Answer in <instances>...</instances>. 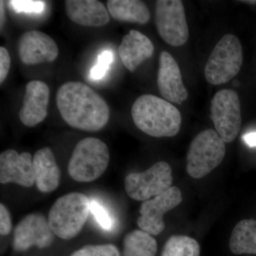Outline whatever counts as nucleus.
<instances>
[{"instance_id":"30","label":"nucleus","mask_w":256,"mask_h":256,"mask_svg":"<svg viewBox=\"0 0 256 256\" xmlns=\"http://www.w3.org/2000/svg\"><path fill=\"white\" fill-rule=\"evenodd\" d=\"M0 12H1V18H0V25H1V30L2 28L3 25L4 23V2L0 1Z\"/></svg>"},{"instance_id":"11","label":"nucleus","mask_w":256,"mask_h":256,"mask_svg":"<svg viewBox=\"0 0 256 256\" xmlns=\"http://www.w3.org/2000/svg\"><path fill=\"white\" fill-rule=\"evenodd\" d=\"M54 233L48 220L41 214L26 216L14 229L13 248L18 252H26L32 246L46 248L53 244Z\"/></svg>"},{"instance_id":"21","label":"nucleus","mask_w":256,"mask_h":256,"mask_svg":"<svg viewBox=\"0 0 256 256\" xmlns=\"http://www.w3.org/2000/svg\"><path fill=\"white\" fill-rule=\"evenodd\" d=\"M158 242L151 234L134 230L124 236L122 256H156Z\"/></svg>"},{"instance_id":"27","label":"nucleus","mask_w":256,"mask_h":256,"mask_svg":"<svg viewBox=\"0 0 256 256\" xmlns=\"http://www.w3.org/2000/svg\"><path fill=\"white\" fill-rule=\"evenodd\" d=\"M12 228L11 216L9 210L3 204H0V234L8 235Z\"/></svg>"},{"instance_id":"26","label":"nucleus","mask_w":256,"mask_h":256,"mask_svg":"<svg viewBox=\"0 0 256 256\" xmlns=\"http://www.w3.org/2000/svg\"><path fill=\"white\" fill-rule=\"evenodd\" d=\"M90 212L102 228L108 230L112 228L114 220L111 218L108 212L102 205L95 201L90 202Z\"/></svg>"},{"instance_id":"7","label":"nucleus","mask_w":256,"mask_h":256,"mask_svg":"<svg viewBox=\"0 0 256 256\" xmlns=\"http://www.w3.org/2000/svg\"><path fill=\"white\" fill-rule=\"evenodd\" d=\"M172 171L166 162H158L143 172L131 173L124 178L128 196L136 201L146 202L171 188Z\"/></svg>"},{"instance_id":"8","label":"nucleus","mask_w":256,"mask_h":256,"mask_svg":"<svg viewBox=\"0 0 256 256\" xmlns=\"http://www.w3.org/2000/svg\"><path fill=\"white\" fill-rule=\"evenodd\" d=\"M210 118L224 142H233L242 128V111L238 94L223 89L215 94L210 104Z\"/></svg>"},{"instance_id":"17","label":"nucleus","mask_w":256,"mask_h":256,"mask_svg":"<svg viewBox=\"0 0 256 256\" xmlns=\"http://www.w3.org/2000/svg\"><path fill=\"white\" fill-rule=\"evenodd\" d=\"M154 48L152 42L148 36L137 30H130L122 37L118 52L124 67L134 72L144 60L151 58Z\"/></svg>"},{"instance_id":"28","label":"nucleus","mask_w":256,"mask_h":256,"mask_svg":"<svg viewBox=\"0 0 256 256\" xmlns=\"http://www.w3.org/2000/svg\"><path fill=\"white\" fill-rule=\"evenodd\" d=\"M11 64L9 52L4 47H0V84H2L8 77Z\"/></svg>"},{"instance_id":"2","label":"nucleus","mask_w":256,"mask_h":256,"mask_svg":"<svg viewBox=\"0 0 256 256\" xmlns=\"http://www.w3.org/2000/svg\"><path fill=\"white\" fill-rule=\"evenodd\" d=\"M131 114L138 129L152 137H174L181 128L182 116L178 109L156 96H140L133 104Z\"/></svg>"},{"instance_id":"22","label":"nucleus","mask_w":256,"mask_h":256,"mask_svg":"<svg viewBox=\"0 0 256 256\" xmlns=\"http://www.w3.org/2000/svg\"><path fill=\"white\" fill-rule=\"evenodd\" d=\"M200 244L182 235L172 236L165 244L161 256H200Z\"/></svg>"},{"instance_id":"15","label":"nucleus","mask_w":256,"mask_h":256,"mask_svg":"<svg viewBox=\"0 0 256 256\" xmlns=\"http://www.w3.org/2000/svg\"><path fill=\"white\" fill-rule=\"evenodd\" d=\"M50 90L46 82L32 80L26 86L23 105L18 117L23 124L28 128L41 124L48 114Z\"/></svg>"},{"instance_id":"20","label":"nucleus","mask_w":256,"mask_h":256,"mask_svg":"<svg viewBox=\"0 0 256 256\" xmlns=\"http://www.w3.org/2000/svg\"><path fill=\"white\" fill-rule=\"evenodd\" d=\"M229 248L236 255L256 254V220H242L236 224L230 236Z\"/></svg>"},{"instance_id":"25","label":"nucleus","mask_w":256,"mask_h":256,"mask_svg":"<svg viewBox=\"0 0 256 256\" xmlns=\"http://www.w3.org/2000/svg\"><path fill=\"white\" fill-rule=\"evenodd\" d=\"M8 4L14 12L28 14H42L46 5L45 2L36 0H11L8 2Z\"/></svg>"},{"instance_id":"24","label":"nucleus","mask_w":256,"mask_h":256,"mask_svg":"<svg viewBox=\"0 0 256 256\" xmlns=\"http://www.w3.org/2000/svg\"><path fill=\"white\" fill-rule=\"evenodd\" d=\"M114 60V54L110 50H104L98 56L97 62L92 67L89 77L92 80H100L108 72Z\"/></svg>"},{"instance_id":"3","label":"nucleus","mask_w":256,"mask_h":256,"mask_svg":"<svg viewBox=\"0 0 256 256\" xmlns=\"http://www.w3.org/2000/svg\"><path fill=\"white\" fill-rule=\"evenodd\" d=\"M90 210L88 197L72 192L56 200L48 213V224L56 236L70 240L82 232Z\"/></svg>"},{"instance_id":"16","label":"nucleus","mask_w":256,"mask_h":256,"mask_svg":"<svg viewBox=\"0 0 256 256\" xmlns=\"http://www.w3.org/2000/svg\"><path fill=\"white\" fill-rule=\"evenodd\" d=\"M65 6L68 18L80 26L100 28L110 22L105 5L97 0H67Z\"/></svg>"},{"instance_id":"9","label":"nucleus","mask_w":256,"mask_h":256,"mask_svg":"<svg viewBox=\"0 0 256 256\" xmlns=\"http://www.w3.org/2000/svg\"><path fill=\"white\" fill-rule=\"evenodd\" d=\"M156 24L160 36L171 46H182L188 38V28L182 1L158 0Z\"/></svg>"},{"instance_id":"23","label":"nucleus","mask_w":256,"mask_h":256,"mask_svg":"<svg viewBox=\"0 0 256 256\" xmlns=\"http://www.w3.org/2000/svg\"><path fill=\"white\" fill-rule=\"evenodd\" d=\"M70 256H120V254L118 248L112 244H101L85 246Z\"/></svg>"},{"instance_id":"6","label":"nucleus","mask_w":256,"mask_h":256,"mask_svg":"<svg viewBox=\"0 0 256 256\" xmlns=\"http://www.w3.org/2000/svg\"><path fill=\"white\" fill-rule=\"evenodd\" d=\"M242 64V44L234 35H225L208 57L204 69L205 77L212 85L226 84L238 74Z\"/></svg>"},{"instance_id":"12","label":"nucleus","mask_w":256,"mask_h":256,"mask_svg":"<svg viewBox=\"0 0 256 256\" xmlns=\"http://www.w3.org/2000/svg\"><path fill=\"white\" fill-rule=\"evenodd\" d=\"M18 56L26 65L52 62L58 57V47L46 34L37 30L25 32L18 41Z\"/></svg>"},{"instance_id":"1","label":"nucleus","mask_w":256,"mask_h":256,"mask_svg":"<svg viewBox=\"0 0 256 256\" xmlns=\"http://www.w3.org/2000/svg\"><path fill=\"white\" fill-rule=\"evenodd\" d=\"M56 100L62 118L75 129L96 132L110 118L107 102L84 82H65L58 88Z\"/></svg>"},{"instance_id":"29","label":"nucleus","mask_w":256,"mask_h":256,"mask_svg":"<svg viewBox=\"0 0 256 256\" xmlns=\"http://www.w3.org/2000/svg\"><path fill=\"white\" fill-rule=\"evenodd\" d=\"M244 142L250 148L256 146V132L247 133L242 137Z\"/></svg>"},{"instance_id":"18","label":"nucleus","mask_w":256,"mask_h":256,"mask_svg":"<svg viewBox=\"0 0 256 256\" xmlns=\"http://www.w3.org/2000/svg\"><path fill=\"white\" fill-rule=\"evenodd\" d=\"M36 188L43 193L55 191L60 184V170L50 148L36 152L33 156Z\"/></svg>"},{"instance_id":"13","label":"nucleus","mask_w":256,"mask_h":256,"mask_svg":"<svg viewBox=\"0 0 256 256\" xmlns=\"http://www.w3.org/2000/svg\"><path fill=\"white\" fill-rule=\"evenodd\" d=\"M0 182L14 183L24 188H32L35 183L33 156L30 153L18 154L8 150L0 154Z\"/></svg>"},{"instance_id":"10","label":"nucleus","mask_w":256,"mask_h":256,"mask_svg":"<svg viewBox=\"0 0 256 256\" xmlns=\"http://www.w3.org/2000/svg\"><path fill=\"white\" fill-rule=\"evenodd\" d=\"M182 202V192L174 186L159 196L143 202L140 208L138 226L152 236L159 235L165 228L163 220L165 214L178 206Z\"/></svg>"},{"instance_id":"31","label":"nucleus","mask_w":256,"mask_h":256,"mask_svg":"<svg viewBox=\"0 0 256 256\" xmlns=\"http://www.w3.org/2000/svg\"><path fill=\"white\" fill-rule=\"evenodd\" d=\"M244 2L248 3V4H256V1H244Z\"/></svg>"},{"instance_id":"4","label":"nucleus","mask_w":256,"mask_h":256,"mask_svg":"<svg viewBox=\"0 0 256 256\" xmlns=\"http://www.w3.org/2000/svg\"><path fill=\"white\" fill-rule=\"evenodd\" d=\"M110 162V152L105 142L96 138L79 141L68 165L70 178L78 182L95 181L105 172Z\"/></svg>"},{"instance_id":"14","label":"nucleus","mask_w":256,"mask_h":256,"mask_svg":"<svg viewBox=\"0 0 256 256\" xmlns=\"http://www.w3.org/2000/svg\"><path fill=\"white\" fill-rule=\"evenodd\" d=\"M158 86L160 94L169 102L181 105L188 99V92L183 84L180 66L166 52L160 54Z\"/></svg>"},{"instance_id":"5","label":"nucleus","mask_w":256,"mask_h":256,"mask_svg":"<svg viewBox=\"0 0 256 256\" xmlns=\"http://www.w3.org/2000/svg\"><path fill=\"white\" fill-rule=\"evenodd\" d=\"M225 142L214 130L202 131L194 138L186 156V171L190 176L201 178L223 161Z\"/></svg>"},{"instance_id":"19","label":"nucleus","mask_w":256,"mask_h":256,"mask_svg":"<svg viewBox=\"0 0 256 256\" xmlns=\"http://www.w3.org/2000/svg\"><path fill=\"white\" fill-rule=\"evenodd\" d=\"M107 10L114 20L120 22L146 24L150 18L148 6L140 0H108Z\"/></svg>"}]
</instances>
